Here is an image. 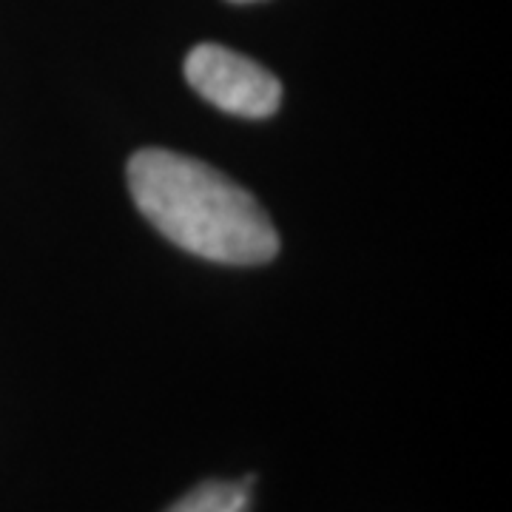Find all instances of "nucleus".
<instances>
[{
	"instance_id": "nucleus-4",
	"label": "nucleus",
	"mask_w": 512,
	"mask_h": 512,
	"mask_svg": "<svg viewBox=\"0 0 512 512\" xmlns=\"http://www.w3.org/2000/svg\"><path fill=\"white\" fill-rule=\"evenodd\" d=\"M231 3H256V0H231Z\"/></svg>"
},
{
	"instance_id": "nucleus-2",
	"label": "nucleus",
	"mask_w": 512,
	"mask_h": 512,
	"mask_svg": "<svg viewBox=\"0 0 512 512\" xmlns=\"http://www.w3.org/2000/svg\"><path fill=\"white\" fill-rule=\"evenodd\" d=\"M185 80L202 100L245 120H265L282 103L276 74L220 43H200L188 52Z\"/></svg>"
},
{
	"instance_id": "nucleus-1",
	"label": "nucleus",
	"mask_w": 512,
	"mask_h": 512,
	"mask_svg": "<svg viewBox=\"0 0 512 512\" xmlns=\"http://www.w3.org/2000/svg\"><path fill=\"white\" fill-rule=\"evenodd\" d=\"M128 188L140 214L188 254L220 265H265L279 254L265 208L214 165L143 148L128 160Z\"/></svg>"
},
{
	"instance_id": "nucleus-3",
	"label": "nucleus",
	"mask_w": 512,
	"mask_h": 512,
	"mask_svg": "<svg viewBox=\"0 0 512 512\" xmlns=\"http://www.w3.org/2000/svg\"><path fill=\"white\" fill-rule=\"evenodd\" d=\"M251 487L254 476L242 481H205L165 512H251Z\"/></svg>"
}]
</instances>
